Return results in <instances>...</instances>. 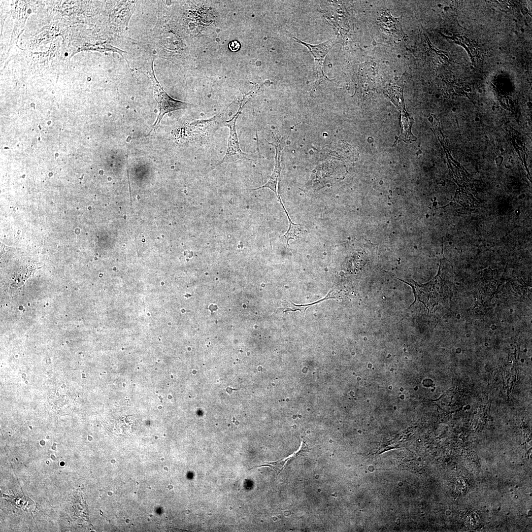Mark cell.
<instances>
[{"mask_svg":"<svg viewBox=\"0 0 532 532\" xmlns=\"http://www.w3.org/2000/svg\"><path fill=\"white\" fill-rule=\"evenodd\" d=\"M229 47L231 51L235 52L240 47V44L236 40H233L229 43Z\"/></svg>","mask_w":532,"mask_h":532,"instance_id":"7","label":"cell"},{"mask_svg":"<svg viewBox=\"0 0 532 532\" xmlns=\"http://www.w3.org/2000/svg\"><path fill=\"white\" fill-rule=\"evenodd\" d=\"M281 205L287 215L289 222V228L283 236L284 239L287 241V244H288L290 239L298 240L303 238L307 234V231L304 226L293 223L287 214L283 204H282Z\"/></svg>","mask_w":532,"mask_h":532,"instance_id":"5","label":"cell"},{"mask_svg":"<svg viewBox=\"0 0 532 532\" xmlns=\"http://www.w3.org/2000/svg\"><path fill=\"white\" fill-rule=\"evenodd\" d=\"M273 135L274 140L273 142H269V144L272 145L275 148L276 150L275 165L273 170L268 181L265 185L253 190H256L265 188H268L272 190L275 193L278 199H279L280 197L277 192V185L282 169L281 166L280 155L283 147L282 146L279 138L276 133H273Z\"/></svg>","mask_w":532,"mask_h":532,"instance_id":"4","label":"cell"},{"mask_svg":"<svg viewBox=\"0 0 532 532\" xmlns=\"http://www.w3.org/2000/svg\"><path fill=\"white\" fill-rule=\"evenodd\" d=\"M297 42L300 43L307 47L314 59L315 67L318 77H324L322 66L324 59L330 50L334 45L332 41H327L317 45H311L301 41L297 38L290 35Z\"/></svg>","mask_w":532,"mask_h":532,"instance_id":"3","label":"cell"},{"mask_svg":"<svg viewBox=\"0 0 532 532\" xmlns=\"http://www.w3.org/2000/svg\"><path fill=\"white\" fill-rule=\"evenodd\" d=\"M301 447H301V448H300V449H299V450L296 452L294 453L292 455H290V456L283 459V460H280L279 461L274 462L266 463V464H264L259 466H257V467L268 466L274 469L277 472H278V473H279L284 469L285 465L288 461L291 460L292 458L299 456V455L301 454L302 451L303 450V449H304L303 448H302Z\"/></svg>","mask_w":532,"mask_h":532,"instance_id":"6","label":"cell"},{"mask_svg":"<svg viewBox=\"0 0 532 532\" xmlns=\"http://www.w3.org/2000/svg\"><path fill=\"white\" fill-rule=\"evenodd\" d=\"M154 61V59L153 60L151 64V76L153 77L154 97L158 103L159 112L152 131L155 129L157 126L160 125V121L165 114L179 109H185L190 105L187 102L172 98L165 91L155 76L153 68Z\"/></svg>","mask_w":532,"mask_h":532,"instance_id":"1","label":"cell"},{"mask_svg":"<svg viewBox=\"0 0 532 532\" xmlns=\"http://www.w3.org/2000/svg\"><path fill=\"white\" fill-rule=\"evenodd\" d=\"M240 110L230 120L225 121L223 126L230 129L227 149L222 160L216 165L215 167L224 163H233L238 161L251 160L248 155L240 149L236 130V122L240 114Z\"/></svg>","mask_w":532,"mask_h":532,"instance_id":"2","label":"cell"}]
</instances>
